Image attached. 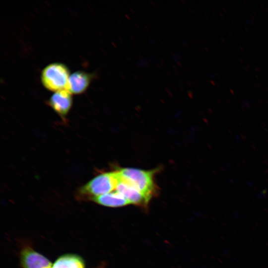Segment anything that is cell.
<instances>
[{"label": "cell", "instance_id": "cell-6", "mask_svg": "<svg viewBox=\"0 0 268 268\" xmlns=\"http://www.w3.org/2000/svg\"><path fill=\"white\" fill-rule=\"evenodd\" d=\"M93 76L85 71H75L69 76L66 89L71 94H81L87 89Z\"/></svg>", "mask_w": 268, "mask_h": 268}, {"label": "cell", "instance_id": "cell-8", "mask_svg": "<svg viewBox=\"0 0 268 268\" xmlns=\"http://www.w3.org/2000/svg\"><path fill=\"white\" fill-rule=\"evenodd\" d=\"M96 202L102 205L109 207H120L131 204L121 194L117 192H112L101 196L92 198Z\"/></svg>", "mask_w": 268, "mask_h": 268}, {"label": "cell", "instance_id": "cell-2", "mask_svg": "<svg viewBox=\"0 0 268 268\" xmlns=\"http://www.w3.org/2000/svg\"><path fill=\"white\" fill-rule=\"evenodd\" d=\"M120 178L119 170L102 173L82 186L79 192L92 198L109 193L116 190Z\"/></svg>", "mask_w": 268, "mask_h": 268}, {"label": "cell", "instance_id": "cell-4", "mask_svg": "<svg viewBox=\"0 0 268 268\" xmlns=\"http://www.w3.org/2000/svg\"><path fill=\"white\" fill-rule=\"evenodd\" d=\"M48 103L59 116L64 118L72 106L71 94L66 89L56 91L51 96Z\"/></svg>", "mask_w": 268, "mask_h": 268}, {"label": "cell", "instance_id": "cell-7", "mask_svg": "<svg viewBox=\"0 0 268 268\" xmlns=\"http://www.w3.org/2000/svg\"><path fill=\"white\" fill-rule=\"evenodd\" d=\"M24 268H52L51 263L45 257L33 250L26 248L21 255Z\"/></svg>", "mask_w": 268, "mask_h": 268}, {"label": "cell", "instance_id": "cell-3", "mask_svg": "<svg viewBox=\"0 0 268 268\" xmlns=\"http://www.w3.org/2000/svg\"><path fill=\"white\" fill-rule=\"evenodd\" d=\"M69 76V71L65 65L55 63L43 69L41 80L46 88L56 92L66 88Z\"/></svg>", "mask_w": 268, "mask_h": 268}, {"label": "cell", "instance_id": "cell-1", "mask_svg": "<svg viewBox=\"0 0 268 268\" xmlns=\"http://www.w3.org/2000/svg\"><path fill=\"white\" fill-rule=\"evenodd\" d=\"M157 169L144 170L134 168H124L119 170L121 178L136 188L149 199L157 192L154 175Z\"/></svg>", "mask_w": 268, "mask_h": 268}, {"label": "cell", "instance_id": "cell-5", "mask_svg": "<svg viewBox=\"0 0 268 268\" xmlns=\"http://www.w3.org/2000/svg\"><path fill=\"white\" fill-rule=\"evenodd\" d=\"M116 191L123 196L131 203L135 205L145 206L150 200L121 178Z\"/></svg>", "mask_w": 268, "mask_h": 268}, {"label": "cell", "instance_id": "cell-9", "mask_svg": "<svg viewBox=\"0 0 268 268\" xmlns=\"http://www.w3.org/2000/svg\"><path fill=\"white\" fill-rule=\"evenodd\" d=\"M52 268H84V264L79 257L67 255L58 259Z\"/></svg>", "mask_w": 268, "mask_h": 268}]
</instances>
